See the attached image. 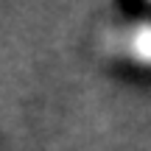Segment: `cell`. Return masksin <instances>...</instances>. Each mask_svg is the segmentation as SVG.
Here are the masks:
<instances>
[{
    "instance_id": "obj_1",
    "label": "cell",
    "mask_w": 151,
    "mask_h": 151,
    "mask_svg": "<svg viewBox=\"0 0 151 151\" xmlns=\"http://www.w3.org/2000/svg\"><path fill=\"white\" fill-rule=\"evenodd\" d=\"M115 50L123 56L140 62V65H151V22H134V25L123 28L115 34Z\"/></svg>"
}]
</instances>
